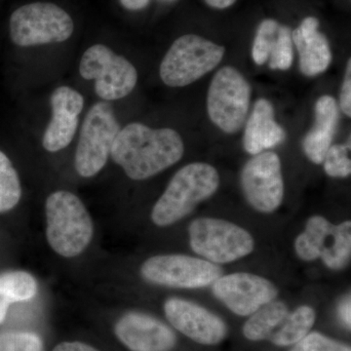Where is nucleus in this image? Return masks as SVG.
I'll list each match as a JSON object with an SVG mask.
<instances>
[{"instance_id":"nucleus-1","label":"nucleus","mask_w":351,"mask_h":351,"mask_svg":"<svg viewBox=\"0 0 351 351\" xmlns=\"http://www.w3.org/2000/svg\"><path fill=\"white\" fill-rule=\"evenodd\" d=\"M184 152V142L177 131L134 122L120 129L110 156L130 179L142 181L179 162Z\"/></svg>"},{"instance_id":"nucleus-2","label":"nucleus","mask_w":351,"mask_h":351,"mask_svg":"<svg viewBox=\"0 0 351 351\" xmlns=\"http://www.w3.org/2000/svg\"><path fill=\"white\" fill-rule=\"evenodd\" d=\"M219 175L208 163L188 164L178 171L152 212L157 226H169L191 214L218 191Z\"/></svg>"},{"instance_id":"nucleus-3","label":"nucleus","mask_w":351,"mask_h":351,"mask_svg":"<svg viewBox=\"0 0 351 351\" xmlns=\"http://www.w3.org/2000/svg\"><path fill=\"white\" fill-rule=\"evenodd\" d=\"M46 237L51 248L64 258L80 255L91 242L94 226L82 200L66 191L46 200Z\"/></svg>"},{"instance_id":"nucleus-4","label":"nucleus","mask_w":351,"mask_h":351,"mask_svg":"<svg viewBox=\"0 0 351 351\" xmlns=\"http://www.w3.org/2000/svg\"><path fill=\"white\" fill-rule=\"evenodd\" d=\"M225 48L195 34H186L174 41L166 53L159 75L169 87H184L197 82L219 66Z\"/></svg>"},{"instance_id":"nucleus-5","label":"nucleus","mask_w":351,"mask_h":351,"mask_svg":"<svg viewBox=\"0 0 351 351\" xmlns=\"http://www.w3.org/2000/svg\"><path fill=\"white\" fill-rule=\"evenodd\" d=\"M189 237L193 251L215 265L240 260L255 247L250 233L226 219H196L189 225Z\"/></svg>"},{"instance_id":"nucleus-6","label":"nucleus","mask_w":351,"mask_h":351,"mask_svg":"<svg viewBox=\"0 0 351 351\" xmlns=\"http://www.w3.org/2000/svg\"><path fill=\"white\" fill-rule=\"evenodd\" d=\"M10 36L20 47L60 43L73 32V21L61 7L34 2L18 8L10 18Z\"/></svg>"},{"instance_id":"nucleus-7","label":"nucleus","mask_w":351,"mask_h":351,"mask_svg":"<svg viewBox=\"0 0 351 351\" xmlns=\"http://www.w3.org/2000/svg\"><path fill=\"white\" fill-rule=\"evenodd\" d=\"M120 127L112 106L99 101L90 108L80 130L76 147V172L83 178H91L108 162L113 142Z\"/></svg>"},{"instance_id":"nucleus-8","label":"nucleus","mask_w":351,"mask_h":351,"mask_svg":"<svg viewBox=\"0 0 351 351\" xmlns=\"http://www.w3.org/2000/svg\"><path fill=\"white\" fill-rule=\"evenodd\" d=\"M251 86L239 69L223 66L210 83L207 112L215 125L226 134L243 126L250 107Z\"/></svg>"},{"instance_id":"nucleus-9","label":"nucleus","mask_w":351,"mask_h":351,"mask_svg":"<svg viewBox=\"0 0 351 351\" xmlns=\"http://www.w3.org/2000/svg\"><path fill=\"white\" fill-rule=\"evenodd\" d=\"M80 73L84 80H94L95 92L105 101L125 98L138 82L135 66L101 44L85 51L80 64Z\"/></svg>"},{"instance_id":"nucleus-10","label":"nucleus","mask_w":351,"mask_h":351,"mask_svg":"<svg viewBox=\"0 0 351 351\" xmlns=\"http://www.w3.org/2000/svg\"><path fill=\"white\" fill-rule=\"evenodd\" d=\"M221 274L218 265L186 255L154 256L141 267V274L147 282L178 289L208 287Z\"/></svg>"},{"instance_id":"nucleus-11","label":"nucleus","mask_w":351,"mask_h":351,"mask_svg":"<svg viewBox=\"0 0 351 351\" xmlns=\"http://www.w3.org/2000/svg\"><path fill=\"white\" fill-rule=\"evenodd\" d=\"M240 184L245 198L254 209L263 214L274 213L284 198L280 158L272 152L253 156L242 169Z\"/></svg>"},{"instance_id":"nucleus-12","label":"nucleus","mask_w":351,"mask_h":351,"mask_svg":"<svg viewBox=\"0 0 351 351\" xmlns=\"http://www.w3.org/2000/svg\"><path fill=\"white\" fill-rule=\"evenodd\" d=\"M215 297L233 313L249 316L274 301L278 290L269 279L247 272L221 276L212 284Z\"/></svg>"},{"instance_id":"nucleus-13","label":"nucleus","mask_w":351,"mask_h":351,"mask_svg":"<svg viewBox=\"0 0 351 351\" xmlns=\"http://www.w3.org/2000/svg\"><path fill=\"white\" fill-rule=\"evenodd\" d=\"M164 311L175 329L196 343L215 346L226 338L225 322L199 304L172 298L166 301Z\"/></svg>"},{"instance_id":"nucleus-14","label":"nucleus","mask_w":351,"mask_h":351,"mask_svg":"<svg viewBox=\"0 0 351 351\" xmlns=\"http://www.w3.org/2000/svg\"><path fill=\"white\" fill-rule=\"evenodd\" d=\"M50 103L52 119L44 133L43 145L46 151L56 152L66 149L75 137L84 99L73 88L61 86L51 95Z\"/></svg>"},{"instance_id":"nucleus-15","label":"nucleus","mask_w":351,"mask_h":351,"mask_svg":"<svg viewBox=\"0 0 351 351\" xmlns=\"http://www.w3.org/2000/svg\"><path fill=\"white\" fill-rule=\"evenodd\" d=\"M114 332L131 351H171L177 343L175 332L167 325L145 313L122 316L115 324Z\"/></svg>"},{"instance_id":"nucleus-16","label":"nucleus","mask_w":351,"mask_h":351,"mask_svg":"<svg viewBox=\"0 0 351 351\" xmlns=\"http://www.w3.org/2000/svg\"><path fill=\"white\" fill-rule=\"evenodd\" d=\"M319 22L307 17L292 32V40L299 51L302 75L315 76L324 73L332 62V51L326 36L318 32Z\"/></svg>"},{"instance_id":"nucleus-17","label":"nucleus","mask_w":351,"mask_h":351,"mask_svg":"<svg viewBox=\"0 0 351 351\" xmlns=\"http://www.w3.org/2000/svg\"><path fill=\"white\" fill-rule=\"evenodd\" d=\"M314 113L315 121L304 138L302 149L311 162L321 164L332 145L338 127V103L332 96L324 95L316 101Z\"/></svg>"},{"instance_id":"nucleus-18","label":"nucleus","mask_w":351,"mask_h":351,"mask_svg":"<svg viewBox=\"0 0 351 351\" xmlns=\"http://www.w3.org/2000/svg\"><path fill=\"white\" fill-rule=\"evenodd\" d=\"M285 138V131L276 121L271 104L265 99H258L245 128V151L256 156L280 145Z\"/></svg>"},{"instance_id":"nucleus-19","label":"nucleus","mask_w":351,"mask_h":351,"mask_svg":"<svg viewBox=\"0 0 351 351\" xmlns=\"http://www.w3.org/2000/svg\"><path fill=\"white\" fill-rule=\"evenodd\" d=\"M337 233L338 225H332L324 217H311L307 219L304 232L295 240L298 257L306 262L321 258L326 265L336 243Z\"/></svg>"},{"instance_id":"nucleus-20","label":"nucleus","mask_w":351,"mask_h":351,"mask_svg":"<svg viewBox=\"0 0 351 351\" xmlns=\"http://www.w3.org/2000/svg\"><path fill=\"white\" fill-rule=\"evenodd\" d=\"M289 314L288 307L283 302L271 301L251 314L243 327L245 338L258 341L269 339L277 327L285 320Z\"/></svg>"},{"instance_id":"nucleus-21","label":"nucleus","mask_w":351,"mask_h":351,"mask_svg":"<svg viewBox=\"0 0 351 351\" xmlns=\"http://www.w3.org/2000/svg\"><path fill=\"white\" fill-rule=\"evenodd\" d=\"M316 314L313 307L302 306L281 323L278 331L269 337L272 343L278 346H294L308 334L315 322Z\"/></svg>"},{"instance_id":"nucleus-22","label":"nucleus","mask_w":351,"mask_h":351,"mask_svg":"<svg viewBox=\"0 0 351 351\" xmlns=\"http://www.w3.org/2000/svg\"><path fill=\"white\" fill-rule=\"evenodd\" d=\"M38 285L31 274L11 270L0 274V297L9 304L29 301L38 294Z\"/></svg>"},{"instance_id":"nucleus-23","label":"nucleus","mask_w":351,"mask_h":351,"mask_svg":"<svg viewBox=\"0 0 351 351\" xmlns=\"http://www.w3.org/2000/svg\"><path fill=\"white\" fill-rule=\"evenodd\" d=\"M22 186L10 159L0 151V213L10 211L19 203Z\"/></svg>"},{"instance_id":"nucleus-24","label":"nucleus","mask_w":351,"mask_h":351,"mask_svg":"<svg viewBox=\"0 0 351 351\" xmlns=\"http://www.w3.org/2000/svg\"><path fill=\"white\" fill-rule=\"evenodd\" d=\"M279 27L280 25L276 21L271 19L263 21L258 25L253 47H252V58L258 66L265 64L269 59L270 52L274 47Z\"/></svg>"},{"instance_id":"nucleus-25","label":"nucleus","mask_w":351,"mask_h":351,"mask_svg":"<svg viewBox=\"0 0 351 351\" xmlns=\"http://www.w3.org/2000/svg\"><path fill=\"white\" fill-rule=\"evenodd\" d=\"M269 66L271 69L287 71L294 61L292 31L285 25L279 27L274 47L270 52Z\"/></svg>"},{"instance_id":"nucleus-26","label":"nucleus","mask_w":351,"mask_h":351,"mask_svg":"<svg viewBox=\"0 0 351 351\" xmlns=\"http://www.w3.org/2000/svg\"><path fill=\"white\" fill-rule=\"evenodd\" d=\"M350 141L348 144L331 145L324 160V170L332 178H346L351 174L350 157Z\"/></svg>"},{"instance_id":"nucleus-27","label":"nucleus","mask_w":351,"mask_h":351,"mask_svg":"<svg viewBox=\"0 0 351 351\" xmlns=\"http://www.w3.org/2000/svg\"><path fill=\"white\" fill-rule=\"evenodd\" d=\"M0 351H44L43 341L34 332H0Z\"/></svg>"},{"instance_id":"nucleus-28","label":"nucleus","mask_w":351,"mask_h":351,"mask_svg":"<svg viewBox=\"0 0 351 351\" xmlns=\"http://www.w3.org/2000/svg\"><path fill=\"white\" fill-rule=\"evenodd\" d=\"M290 351H351L350 346L328 338L320 332L307 334Z\"/></svg>"},{"instance_id":"nucleus-29","label":"nucleus","mask_w":351,"mask_h":351,"mask_svg":"<svg viewBox=\"0 0 351 351\" xmlns=\"http://www.w3.org/2000/svg\"><path fill=\"white\" fill-rule=\"evenodd\" d=\"M339 108L346 117L351 115V60L346 64L345 80L339 96Z\"/></svg>"},{"instance_id":"nucleus-30","label":"nucleus","mask_w":351,"mask_h":351,"mask_svg":"<svg viewBox=\"0 0 351 351\" xmlns=\"http://www.w3.org/2000/svg\"><path fill=\"white\" fill-rule=\"evenodd\" d=\"M351 302L350 295H346L343 301L339 302L338 314L339 319L345 324V326L350 328L351 325Z\"/></svg>"},{"instance_id":"nucleus-31","label":"nucleus","mask_w":351,"mask_h":351,"mask_svg":"<svg viewBox=\"0 0 351 351\" xmlns=\"http://www.w3.org/2000/svg\"><path fill=\"white\" fill-rule=\"evenodd\" d=\"M53 351H99L93 346L80 341H66L55 346Z\"/></svg>"},{"instance_id":"nucleus-32","label":"nucleus","mask_w":351,"mask_h":351,"mask_svg":"<svg viewBox=\"0 0 351 351\" xmlns=\"http://www.w3.org/2000/svg\"><path fill=\"white\" fill-rule=\"evenodd\" d=\"M124 8L128 10L137 11L144 9L149 4V0H120Z\"/></svg>"},{"instance_id":"nucleus-33","label":"nucleus","mask_w":351,"mask_h":351,"mask_svg":"<svg viewBox=\"0 0 351 351\" xmlns=\"http://www.w3.org/2000/svg\"><path fill=\"white\" fill-rule=\"evenodd\" d=\"M208 5L217 9H225L232 6L237 0H205Z\"/></svg>"},{"instance_id":"nucleus-34","label":"nucleus","mask_w":351,"mask_h":351,"mask_svg":"<svg viewBox=\"0 0 351 351\" xmlns=\"http://www.w3.org/2000/svg\"><path fill=\"white\" fill-rule=\"evenodd\" d=\"M9 306H10V304L5 301L3 298L0 297V324L3 323L4 319H5Z\"/></svg>"},{"instance_id":"nucleus-35","label":"nucleus","mask_w":351,"mask_h":351,"mask_svg":"<svg viewBox=\"0 0 351 351\" xmlns=\"http://www.w3.org/2000/svg\"><path fill=\"white\" fill-rule=\"evenodd\" d=\"M161 1L172 2V1H175V0H161Z\"/></svg>"}]
</instances>
